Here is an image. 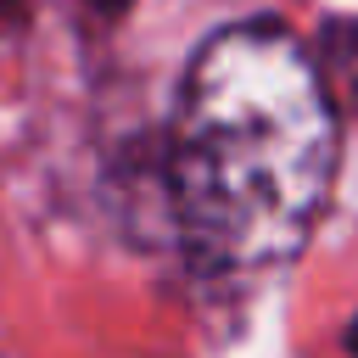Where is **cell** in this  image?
Listing matches in <instances>:
<instances>
[{
	"label": "cell",
	"mask_w": 358,
	"mask_h": 358,
	"mask_svg": "<svg viewBox=\"0 0 358 358\" xmlns=\"http://www.w3.org/2000/svg\"><path fill=\"white\" fill-rule=\"evenodd\" d=\"M347 347H352V352H358V319H352V330H347Z\"/></svg>",
	"instance_id": "obj_4"
},
{
	"label": "cell",
	"mask_w": 358,
	"mask_h": 358,
	"mask_svg": "<svg viewBox=\"0 0 358 358\" xmlns=\"http://www.w3.org/2000/svg\"><path fill=\"white\" fill-rule=\"evenodd\" d=\"M319 78L330 90V101H358V17H336L324 28V45H319Z\"/></svg>",
	"instance_id": "obj_2"
},
{
	"label": "cell",
	"mask_w": 358,
	"mask_h": 358,
	"mask_svg": "<svg viewBox=\"0 0 358 358\" xmlns=\"http://www.w3.org/2000/svg\"><path fill=\"white\" fill-rule=\"evenodd\" d=\"M90 6H95V11H106V17H117V11L129 6V0H90Z\"/></svg>",
	"instance_id": "obj_3"
},
{
	"label": "cell",
	"mask_w": 358,
	"mask_h": 358,
	"mask_svg": "<svg viewBox=\"0 0 358 358\" xmlns=\"http://www.w3.org/2000/svg\"><path fill=\"white\" fill-rule=\"evenodd\" d=\"M17 6H22V0H0V17H11V11H17Z\"/></svg>",
	"instance_id": "obj_5"
},
{
	"label": "cell",
	"mask_w": 358,
	"mask_h": 358,
	"mask_svg": "<svg viewBox=\"0 0 358 358\" xmlns=\"http://www.w3.org/2000/svg\"><path fill=\"white\" fill-rule=\"evenodd\" d=\"M341 129L313 50L274 17L213 34L185 67L168 190L201 268H280L313 235L336 185Z\"/></svg>",
	"instance_id": "obj_1"
}]
</instances>
